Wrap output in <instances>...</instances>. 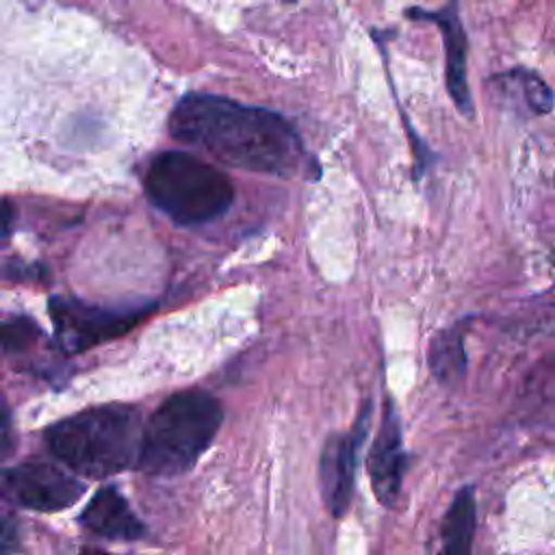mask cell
<instances>
[{
	"mask_svg": "<svg viewBox=\"0 0 555 555\" xmlns=\"http://www.w3.org/2000/svg\"><path fill=\"white\" fill-rule=\"evenodd\" d=\"M169 132L230 167L258 173L295 176L310 160L291 121L223 95H184L171 111Z\"/></svg>",
	"mask_w": 555,
	"mask_h": 555,
	"instance_id": "6da1fadb",
	"label": "cell"
},
{
	"mask_svg": "<svg viewBox=\"0 0 555 555\" xmlns=\"http://www.w3.org/2000/svg\"><path fill=\"white\" fill-rule=\"evenodd\" d=\"M141 418L132 405L111 403L82 410L54 423L46 442L74 473L104 479L139 462Z\"/></svg>",
	"mask_w": 555,
	"mask_h": 555,
	"instance_id": "7a4b0ae2",
	"label": "cell"
},
{
	"mask_svg": "<svg viewBox=\"0 0 555 555\" xmlns=\"http://www.w3.org/2000/svg\"><path fill=\"white\" fill-rule=\"evenodd\" d=\"M223 421L221 403L204 390L171 395L147 421L137 466L156 477H173L195 466Z\"/></svg>",
	"mask_w": 555,
	"mask_h": 555,
	"instance_id": "3957f363",
	"label": "cell"
},
{
	"mask_svg": "<svg viewBox=\"0 0 555 555\" xmlns=\"http://www.w3.org/2000/svg\"><path fill=\"white\" fill-rule=\"evenodd\" d=\"M150 202L180 225H199L221 217L234 186L219 169L186 152H163L152 158L145 173Z\"/></svg>",
	"mask_w": 555,
	"mask_h": 555,
	"instance_id": "277c9868",
	"label": "cell"
},
{
	"mask_svg": "<svg viewBox=\"0 0 555 555\" xmlns=\"http://www.w3.org/2000/svg\"><path fill=\"white\" fill-rule=\"evenodd\" d=\"M147 308H102L80 299H52L50 317L63 351L76 353L132 330Z\"/></svg>",
	"mask_w": 555,
	"mask_h": 555,
	"instance_id": "5b68a950",
	"label": "cell"
},
{
	"mask_svg": "<svg viewBox=\"0 0 555 555\" xmlns=\"http://www.w3.org/2000/svg\"><path fill=\"white\" fill-rule=\"evenodd\" d=\"M85 492L74 475L48 462H26L0 468V499L35 512H61Z\"/></svg>",
	"mask_w": 555,
	"mask_h": 555,
	"instance_id": "8992f818",
	"label": "cell"
},
{
	"mask_svg": "<svg viewBox=\"0 0 555 555\" xmlns=\"http://www.w3.org/2000/svg\"><path fill=\"white\" fill-rule=\"evenodd\" d=\"M369 423H371V403L366 401L353 427L345 434L330 436L321 451V462H319L321 492L327 509L334 516H343L351 503L358 451L366 438Z\"/></svg>",
	"mask_w": 555,
	"mask_h": 555,
	"instance_id": "52a82bcc",
	"label": "cell"
},
{
	"mask_svg": "<svg viewBox=\"0 0 555 555\" xmlns=\"http://www.w3.org/2000/svg\"><path fill=\"white\" fill-rule=\"evenodd\" d=\"M410 20L418 22H431L438 26L442 33V43H444V80H447V91L455 104V108L464 117H473V98L468 89V78H466V50H468V37L462 26L457 4L449 2L442 9H408Z\"/></svg>",
	"mask_w": 555,
	"mask_h": 555,
	"instance_id": "ba28073f",
	"label": "cell"
},
{
	"mask_svg": "<svg viewBox=\"0 0 555 555\" xmlns=\"http://www.w3.org/2000/svg\"><path fill=\"white\" fill-rule=\"evenodd\" d=\"M366 468H369L371 488H373L377 501L386 507H392L399 499L401 483H403L405 449H403L401 418L390 399L384 405L382 425L371 444Z\"/></svg>",
	"mask_w": 555,
	"mask_h": 555,
	"instance_id": "9c48e42d",
	"label": "cell"
},
{
	"mask_svg": "<svg viewBox=\"0 0 555 555\" xmlns=\"http://www.w3.org/2000/svg\"><path fill=\"white\" fill-rule=\"evenodd\" d=\"M78 522L91 533L108 540H137L145 533L143 522L115 488L98 490L78 516Z\"/></svg>",
	"mask_w": 555,
	"mask_h": 555,
	"instance_id": "30bf717a",
	"label": "cell"
},
{
	"mask_svg": "<svg viewBox=\"0 0 555 555\" xmlns=\"http://www.w3.org/2000/svg\"><path fill=\"white\" fill-rule=\"evenodd\" d=\"M475 535V490L464 486L451 501L440 531L438 555H470Z\"/></svg>",
	"mask_w": 555,
	"mask_h": 555,
	"instance_id": "8fae6325",
	"label": "cell"
},
{
	"mask_svg": "<svg viewBox=\"0 0 555 555\" xmlns=\"http://www.w3.org/2000/svg\"><path fill=\"white\" fill-rule=\"evenodd\" d=\"M429 369L438 384L451 388L457 386L466 375L464 353V330L460 325L440 330L429 345Z\"/></svg>",
	"mask_w": 555,
	"mask_h": 555,
	"instance_id": "7c38bea8",
	"label": "cell"
},
{
	"mask_svg": "<svg viewBox=\"0 0 555 555\" xmlns=\"http://www.w3.org/2000/svg\"><path fill=\"white\" fill-rule=\"evenodd\" d=\"M492 82H499L501 95H514L522 102V106L531 113V115H546L553 111L555 104V93L551 91V87L542 80L540 74L525 69V67H514L507 74H499L490 78Z\"/></svg>",
	"mask_w": 555,
	"mask_h": 555,
	"instance_id": "4fadbf2b",
	"label": "cell"
},
{
	"mask_svg": "<svg viewBox=\"0 0 555 555\" xmlns=\"http://www.w3.org/2000/svg\"><path fill=\"white\" fill-rule=\"evenodd\" d=\"M39 336V325L30 317L9 314L0 319V356L26 353Z\"/></svg>",
	"mask_w": 555,
	"mask_h": 555,
	"instance_id": "5bb4252c",
	"label": "cell"
},
{
	"mask_svg": "<svg viewBox=\"0 0 555 555\" xmlns=\"http://www.w3.org/2000/svg\"><path fill=\"white\" fill-rule=\"evenodd\" d=\"M15 449V434H13V418H11V410L4 401V397L0 395V464L11 457Z\"/></svg>",
	"mask_w": 555,
	"mask_h": 555,
	"instance_id": "9a60e30c",
	"label": "cell"
},
{
	"mask_svg": "<svg viewBox=\"0 0 555 555\" xmlns=\"http://www.w3.org/2000/svg\"><path fill=\"white\" fill-rule=\"evenodd\" d=\"M20 544V531L15 518L0 507V555H11Z\"/></svg>",
	"mask_w": 555,
	"mask_h": 555,
	"instance_id": "2e32d148",
	"label": "cell"
},
{
	"mask_svg": "<svg viewBox=\"0 0 555 555\" xmlns=\"http://www.w3.org/2000/svg\"><path fill=\"white\" fill-rule=\"evenodd\" d=\"M15 223V208L9 199H0V243L11 234Z\"/></svg>",
	"mask_w": 555,
	"mask_h": 555,
	"instance_id": "e0dca14e",
	"label": "cell"
},
{
	"mask_svg": "<svg viewBox=\"0 0 555 555\" xmlns=\"http://www.w3.org/2000/svg\"><path fill=\"white\" fill-rule=\"evenodd\" d=\"M82 555H113V553H106V551H98V548H85Z\"/></svg>",
	"mask_w": 555,
	"mask_h": 555,
	"instance_id": "ac0fdd59",
	"label": "cell"
}]
</instances>
